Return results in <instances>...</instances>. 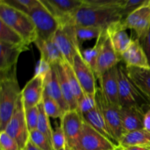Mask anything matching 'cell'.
Returning a JSON list of instances; mask_svg holds the SVG:
<instances>
[{
	"mask_svg": "<svg viewBox=\"0 0 150 150\" xmlns=\"http://www.w3.org/2000/svg\"><path fill=\"white\" fill-rule=\"evenodd\" d=\"M122 20L121 8L119 7H91L83 5L73 18V23L76 26L107 29L112 23Z\"/></svg>",
	"mask_w": 150,
	"mask_h": 150,
	"instance_id": "cell-1",
	"label": "cell"
},
{
	"mask_svg": "<svg viewBox=\"0 0 150 150\" xmlns=\"http://www.w3.org/2000/svg\"><path fill=\"white\" fill-rule=\"evenodd\" d=\"M17 72L0 76V130L4 131L21 95Z\"/></svg>",
	"mask_w": 150,
	"mask_h": 150,
	"instance_id": "cell-2",
	"label": "cell"
},
{
	"mask_svg": "<svg viewBox=\"0 0 150 150\" xmlns=\"http://www.w3.org/2000/svg\"><path fill=\"white\" fill-rule=\"evenodd\" d=\"M0 21L17 32L28 45L38 40L36 28L29 15L1 1H0Z\"/></svg>",
	"mask_w": 150,
	"mask_h": 150,
	"instance_id": "cell-3",
	"label": "cell"
},
{
	"mask_svg": "<svg viewBox=\"0 0 150 150\" xmlns=\"http://www.w3.org/2000/svg\"><path fill=\"white\" fill-rule=\"evenodd\" d=\"M119 98L120 107L137 106L146 113L150 110L149 103L129 78L125 64L118 65Z\"/></svg>",
	"mask_w": 150,
	"mask_h": 150,
	"instance_id": "cell-4",
	"label": "cell"
},
{
	"mask_svg": "<svg viewBox=\"0 0 150 150\" xmlns=\"http://www.w3.org/2000/svg\"><path fill=\"white\" fill-rule=\"evenodd\" d=\"M96 99L110 133L120 146V140L125 134L120 113L121 107L108 102L102 95L99 88L97 90Z\"/></svg>",
	"mask_w": 150,
	"mask_h": 150,
	"instance_id": "cell-5",
	"label": "cell"
},
{
	"mask_svg": "<svg viewBox=\"0 0 150 150\" xmlns=\"http://www.w3.org/2000/svg\"><path fill=\"white\" fill-rule=\"evenodd\" d=\"M54 39L62 53L66 62L72 65L75 56L80 49L74 23L60 24L54 34Z\"/></svg>",
	"mask_w": 150,
	"mask_h": 150,
	"instance_id": "cell-6",
	"label": "cell"
},
{
	"mask_svg": "<svg viewBox=\"0 0 150 150\" xmlns=\"http://www.w3.org/2000/svg\"><path fill=\"white\" fill-rule=\"evenodd\" d=\"M28 15L32 18L36 28L38 39L46 40L54 37L59 23L41 1Z\"/></svg>",
	"mask_w": 150,
	"mask_h": 150,
	"instance_id": "cell-7",
	"label": "cell"
},
{
	"mask_svg": "<svg viewBox=\"0 0 150 150\" xmlns=\"http://www.w3.org/2000/svg\"><path fill=\"white\" fill-rule=\"evenodd\" d=\"M4 131L16 141L21 150L24 149L29 141V131L26 124L25 108L21 95L18 101L14 113Z\"/></svg>",
	"mask_w": 150,
	"mask_h": 150,
	"instance_id": "cell-8",
	"label": "cell"
},
{
	"mask_svg": "<svg viewBox=\"0 0 150 150\" xmlns=\"http://www.w3.org/2000/svg\"><path fill=\"white\" fill-rule=\"evenodd\" d=\"M59 23H73V18L83 6V0H40Z\"/></svg>",
	"mask_w": 150,
	"mask_h": 150,
	"instance_id": "cell-9",
	"label": "cell"
},
{
	"mask_svg": "<svg viewBox=\"0 0 150 150\" xmlns=\"http://www.w3.org/2000/svg\"><path fill=\"white\" fill-rule=\"evenodd\" d=\"M118 146L83 122L78 143L73 150H116Z\"/></svg>",
	"mask_w": 150,
	"mask_h": 150,
	"instance_id": "cell-10",
	"label": "cell"
},
{
	"mask_svg": "<svg viewBox=\"0 0 150 150\" xmlns=\"http://www.w3.org/2000/svg\"><path fill=\"white\" fill-rule=\"evenodd\" d=\"M122 21L125 26L134 31L136 38L142 43L150 29V0Z\"/></svg>",
	"mask_w": 150,
	"mask_h": 150,
	"instance_id": "cell-11",
	"label": "cell"
},
{
	"mask_svg": "<svg viewBox=\"0 0 150 150\" xmlns=\"http://www.w3.org/2000/svg\"><path fill=\"white\" fill-rule=\"evenodd\" d=\"M72 67L75 75L85 94L96 95V77L93 70L84 61L81 55V50L79 49L73 59Z\"/></svg>",
	"mask_w": 150,
	"mask_h": 150,
	"instance_id": "cell-12",
	"label": "cell"
},
{
	"mask_svg": "<svg viewBox=\"0 0 150 150\" xmlns=\"http://www.w3.org/2000/svg\"><path fill=\"white\" fill-rule=\"evenodd\" d=\"M60 120V126L65 135L67 146L73 150L77 144L84 122L82 116L77 110H73L64 113Z\"/></svg>",
	"mask_w": 150,
	"mask_h": 150,
	"instance_id": "cell-13",
	"label": "cell"
},
{
	"mask_svg": "<svg viewBox=\"0 0 150 150\" xmlns=\"http://www.w3.org/2000/svg\"><path fill=\"white\" fill-rule=\"evenodd\" d=\"M29 49V46L15 45L0 42V76L17 72L19 56L22 52Z\"/></svg>",
	"mask_w": 150,
	"mask_h": 150,
	"instance_id": "cell-14",
	"label": "cell"
},
{
	"mask_svg": "<svg viewBox=\"0 0 150 150\" xmlns=\"http://www.w3.org/2000/svg\"><path fill=\"white\" fill-rule=\"evenodd\" d=\"M118 65L112 67L101 76L99 79V89L104 98L108 102L120 106L119 98Z\"/></svg>",
	"mask_w": 150,
	"mask_h": 150,
	"instance_id": "cell-15",
	"label": "cell"
},
{
	"mask_svg": "<svg viewBox=\"0 0 150 150\" xmlns=\"http://www.w3.org/2000/svg\"><path fill=\"white\" fill-rule=\"evenodd\" d=\"M45 79L39 76H33L27 82L21 92V98L25 109L38 106L42 100Z\"/></svg>",
	"mask_w": 150,
	"mask_h": 150,
	"instance_id": "cell-16",
	"label": "cell"
},
{
	"mask_svg": "<svg viewBox=\"0 0 150 150\" xmlns=\"http://www.w3.org/2000/svg\"><path fill=\"white\" fill-rule=\"evenodd\" d=\"M120 61H122L121 58L114 50L107 34L98 57L96 71H95L96 79L99 80L103 73L112 67L118 65Z\"/></svg>",
	"mask_w": 150,
	"mask_h": 150,
	"instance_id": "cell-17",
	"label": "cell"
},
{
	"mask_svg": "<svg viewBox=\"0 0 150 150\" xmlns=\"http://www.w3.org/2000/svg\"><path fill=\"white\" fill-rule=\"evenodd\" d=\"M120 113L125 134L144 129L146 112L144 109L137 106L121 107Z\"/></svg>",
	"mask_w": 150,
	"mask_h": 150,
	"instance_id": "cell-18",
	"label": "cell"
},
{
	"mask_svg": "<svg viewBox=\"0 0 150 150\" xmlns=\"http://www.w3.org/2000/svg\"><path fill=\"white\" fill-rule=\"evenodd\" d=\"M122 61L127 67L150 68L148 58L139 39H133L127 49L122 54Z\"/></svg>",
	"mask_w": 150,
	"mask_h": 150,
	"instance_id": "cell-19",
	"label": "cell"
},
{
	"mask_svg": "<svg viewBox=\"0 0 150 150\" xmlns=\"http://www.w3.org/2000/svg\"><path fill=\"white\" fill-rule=\"evenodd\" d=\"M127 29L123 23V21L112 23L106 29L113 47L120 58L122 54L130 46L133 40L127 34Z\"/></svg>",
	"mask_w": 150,
	"mask_h": 150,
	"instance_id": "cell-20",
	"label": "cell"
},
{
	"mask_svg": "<svg viewBox=\"0 0 150 150\" xmlns=\"http://www.w3.org/2000/svg\"><path fill=\"white\" fill-rule=\"evenodd\" d=\"M40 53V58L51 66L61 64L66 61L62 53L56 43L54 37L49 40L38 39L34 42Z\"/></svg>",
	"mask_w": 150,
	"mask_h": 150,
	"instance_id": "cell-21",
	"label": "cell"
},
{
	"mask_svg": "<svg viewBox=\"0 0 150 150\" xmlns=\"http://www.w3.org/2000/svg\"><path fill=\"white\" fill-rule=\"evenodd\" d=\"M44 94L55 100L62 110L63 114L70 111L62 92L61 86L57 77V71L54 66H51V70L46 76L44 81Z\"/></svg>",
	"mask_w": 150,
	"mask_h": 150,
	"instance_id": "cell-22",
	"label": "cell"
},
{
	"mask_svg": "<svg viewBox=\"0 0 150 150\" xmlns=\"http://www.w3.org/2000/svg\"><path fill=\"white\" fill-rule=\"evenodd\" d=\"M81 116L84 122H86V124L91 126L92 128L95 129L100 134L103 136L108 140H109L110 142L114 144L116 146H119L118 144L116 142V141L114 140V138L112 137L111 134L110 133V131L108 130V127H107L106 123H105L98 103V105L93 110L89 111L87 114H85Z\"/></svg>",
	"mask_w": 150,
	"mask_h": 150,
	"instance_id": "cell-23",
	"label": "cell"
},
{
	"mask_svg": "<svg viewBox=\"0 0 150 150\" xmlns=\"http://www.w3.org/2000/svg\"><path fill=\"white\" fill-rule=\"evenodd\" d=\"M126 72L129 78L150 104V68L126 67Z\"/></svg>",
	"mask_w": 150,
	"mask_h": 150,
	"instance_id": "cell-24",
	"label": "cell"
},
{
	"mask_svg": "<svg viewBox=\"0 0 150 150\" xmlns=\"http://www.w3.org/2000/svg\"><path fill=\"white\" fill-rule=\"evenodd\" d=\"M57 71V77H58L59 82L61 86L63 98L68 106L70 111L78 109V101L76 99L73 94L72 88L70 86V83L67 79V73L64 67V62L61 64L53 65Z\"/></svg>",
	"mask_w": 150,
	"mask_h": 150,
	"instance_id": "cell-25",
	"label": "cell"
},
{
	"mask_svg": "<svg viewBox=\"0 0 150 150\" xmlns=\"http://www.w3.org/2000/svg\"><path fill=\"white\" fill-rule=\"evenodd\" d=\"M120 146H134L150 149V132L142 129L125 133L120 140Z\"/></svg>",
	"mask_w": 150,
	"mask_h": 150,
	"instance_id": "cell-26",
	"label": "cell"
},
{
	"mask_svg": "<svg viewBox=\"0 0 150 150\" xmlns=\"http://www.w3.org/2000/svg\"><path fill=\"white\" fill-rule=\"evenodd\" d=\"M107 35L106 29L102 32L99 38L97 39L96 42L94 46L91 48H86V49L81 51V55L84 61L87 63L88 65L91 67L93 70L95 75V71L97 68V64H98V57H99L100 53L101 48H102L103 43L104 42L105 37Z\"/></svg>",
	"mask_w": 150,
	"mask_h": 150,
	"instance_id": "cell-27",
	"label": "cell"
},
{
	"mask_svg": "<svg viewBox=\"0 0 150 150\" xmlns=\"http://www.w3.org/2000/svg\"><path fill=\"white\" fill-rule=\"evenodd\" d=\"M0 42L12 44L15 45L29 46L24 40L17 32L0 21Z\"/></svg>",
	"mask_w": 150,
	"mask_h": 150,
	"instance_id": "cell-28",
	"label": "cell"
},
{
	"mask_svg": "<svg viewBox=\"0 0 150 150\" xmlns=\"http://www.w3.org/2000/svg\"><path fill=\"white\" fill-rule=\"evenodd\" d=\"M42 103L43 105L45 114L48 116L49 118L61 119L64 114L58 103L55 100L44 93L42 96Z\"/></svg>",
	"mask_w": 150,
	"mask_h": 150,
	"instance_id": "cell-29",
	"label": "cell"
},
{
	"mask_svg": "<svg viewBox=\"0 0 150 150\" xmlns=\"http://www.w3.org/2000/svg\"><path fill=\"white\" fill-rule=\"evenodd\" d=\"M76 30L78 40L80 43L81 42L90 40L92 39H98L102 32L105 29L92 27V26H76Z\"/></svg>",
	"mask_w": 150,
	"mask_h": 150,
	"instance_id": "cell-30",
	"label": "cell"
},
{
	"mask_svg": "<svg viewBox=\"0 0 150 150\" xmlns=\"http://www.w3.org/2000/svg\"><path fill=\"white\" fill-rule=\"evenodd\" d=\"M38 109H39V117H38V130L42 133H43L47 138L51 142L52 139V133L53 129L51 126L50 123L49 117L45 114V110H44L43 105L42 102L38 105ZM52 144V143H51Z\"/></svg>",
	"mask_w": 150,
	"mask_h": 150,
	"instance_id": "cell-31",
	"label": "cell"
},
{
	"mask_svg": "<svg viewBox=\"0 0 150 150\" xmlns=\"http://www.w3.org/2000/svg\"><path fill=\"white\" fill-rule=\"evenodd\" d=\"M64 67L65 69L66 73H67V79H68V81L70 83V86H71L73 94H74L75 98L77 100V101H79L83 96L84 92H83L76 75H75L72 66L67 62L65 61L64 62Z\"/></svg>",
	"mask_w": 150,
	"mask_h": 150,
	"instance_id": "cell-32",
	"label": "cell"
},
{
	"mask_svg": "<svg viewBox=\"0 0 150 150\" xmlns=\"http://www.w3.org/2000/svg\"><path fill=\"white\" fill-rule=\"evenodd\" d=\"M7 5L29 14V12L33 10L40 2V0H0Z\"/></svg>",
	"mask_w": 150,
	"mask_h": 150,
	"instance_id": "cell-33",
	"label": "cell"
},
{
	"mask_svg": "<svg viewBox=\"0 0 150 150\" xmlns=\"http://www.w3.org/2000/svg\"><path fill=\"white\" fill-rule=\"evenodd\" d=\"M29 141L42 150H54L49 139L38 129L29 133Z\"/></svg>",
	"mask_w": 150,
	"mask_h": 150,
	"instance_id": "cell-34",
	"label": "cell"
},
{
	"mask_svg": "<svg viewBox=\"0 0 150 150\" xmlns=\"http://www.w3.org/2000/svg\"><path fill=\"white\" fill-rule=\"evenodd\" d=\"M98 105L96 99V95L85 94L78 101V109L81 115L87 114L93 110Z\"/></svg>",
	"mask_w": 150,
	"mask_h": 150,
	"instance_id": "cell-35",
	"label": "cell"
},
{
	"mask_svg": "<svg viewBox=\"0 0 150 150\" xmlns=\"http://www.w3.org/2000/svg\"><path fill=\"white\" fill-rule=\"evenodd\" d=\"M125 0H83V5L91 7H114L122 8Z\"/></svg>",
	"mask_w": 150,
	"mask_h": 150,
	"instance_id": "cell-36",
	"label": "cell"
},
{
	"mask_svg": "<svg viewBox=\"0 0 150 150\" xmlns=\"http://www.w3.org/2000/svg\"><path fill=\"white\" fill-rule=\"evenodd\" d=\"M51 143L54 150H59L65 147L67 145L65 135L61 126H57L52 133Z\"/></svg>",
	"mask_w": 150,
	"mask_h": 150,
	"instance_id": "cell-37",
	"label": "cell"
},
{
	"mask_svg": "<svg viewBox=\"0 0 150 150\" xmlns=\"http://www.w3.org/2000/svg\"><path fill=\"white\" fill-rule=\"evenodd\" d=\"M25 117H26V124L29 133L32 130H36L38 128V117H39L38 105L25 109Z\"/></svg>",
	"mask_w": 150,
	"mask_h": 150,
	"instance_id": "cell-38",
	"label": "cell"
},
{
	"mask_svg": "<svg viewBox=\"0 0 150 150\" xmlns=\"http://www.w3.org/2000/svg\"><path fill=\"white\" fill-rule=\"evenodd\" d=\"M147 1L148 0H125L124 4L121 8L123 20H125L135 10L144 5Z\"/></svg>",
	"mask_w": 150,
	"mask_h": 150,
	"instance_id": "cell-39",
	"label": "cell"
},
{
	"mask_svg": "<svg viewBox=\"0 0 150 150\" xmlns=\"http://www.w3.org/2000/svg\"><path fill=\"white\" fill-rule=\"evenodd\" d=\"M0 150H21L14 139L5 131L0 132Z\"/></svg>",
	"mask_w": 150,
	"mask_h": 150,
	"instance_id": "cell-40",
	"label": "cell"
},
{
	"mask_svg": "<svg viewBox=\"0 0 150 150\" xmlns=\"http://www.w3.org/2000/svg\"><path fill=\"white\" fill-rule=\"evenodd\" d=\"M51 70V65L49 63L47 62L42 59H40L39 62L37 64L36 70H35V75L36 76H39L42 77L43 79H45L47 75L50 73Z\"/></svg>",
	"mask_w": 150,
	"mask_h": 150,
	"instance_id": "cell-41",
	"label": "cell"
},
{
	"mask_svg": "<svg viewBox=\"0 0 150 150\" xmlns=\"http://www.w3.org/2000/svg\"><path fill=\"white\" fill-rule=\"evenodd\" d=\"M142 46H143L145 53H146V57H147L148 58V61H149L150 67V29L147 35H146V38H145L144 40L142 42Z\"/></svg>",
	"mask_w": 150,
	"mask_h": 150,
	"instance_id": "cell-42",
	"label": "cell"
},
{
	"mask_svg": "<svg viewBox=\"0 0 150 150\" xmlns=\"http://www.w3.org/2000/svg\"><path fill=\"white\" fill-rule=\"evenodd\" d=\"M118 148L120 150H150L146 148L139 147V146H120Z\"/></svg>",
	"mask_w": 150,
	"mask_h": 150,
	"instance_id": "cell-43",
	"label": "cell"
},
{
	"mask_svg": "<svg viewBox=\"0 0 150 150\" xmlns=\"http://www.w3.org/2000/svg\"><path fill=\"white\" fill-rule=\"evenodd\" d=\"M144 129L150 132V110L146 113V116H145Z\"/></svg>",
	"mask_w": 150,
	"mask_h": 150,
	"instance_id": "cell-44",
	"label": "cell"
},
{
	"mask_svg": "<svg viewBox=\"0 0 150 150\" xmlns=\"http://www.w3.org/2000/svg\"><path fill=\"white\" fill-rule=\"evenodd\" d=\"M23 150H42L40 148H38V146H35L33 143H32L31 141H29L27 143V144L26 145V146L24 147V149Z\"/></svg>",
	"mask_w": 150,
	"mask_h": 150,
	"instance_id": "cell-45",
	"label": "cell"
},
{
	"mask_svg": "<svg viewBox=\"0 0 150 150\" xmlns=\"http://www.w3.org/2000/svg\"><path fill=\"white\" fill-rule=\"evenodd\" d=\"M59 150H71V149H70V147H69V146L67 145V146H66L65 147L63 148V149H59Z\"/></svg>",
	"mask_w": 150,
	"mask_h": 150,
	"instance_id": "cell-46",
	"label": "cell"
},
{
	"mask_svg": "<svg viewBox=\"0 0 150 150\" xmlns=\"http://www.w3.org/2000/svg\"><path fill=\"white\" fill-rule=\"evenodd\" d=\"M116 150H120V149H119V148H118V147H117V149H116Z\"/></svg>",
	"mask_w": 150,
	"mask_h": 150,
	"instance_id": "cell-47",
	"label": "cell"
}]
</instances>
